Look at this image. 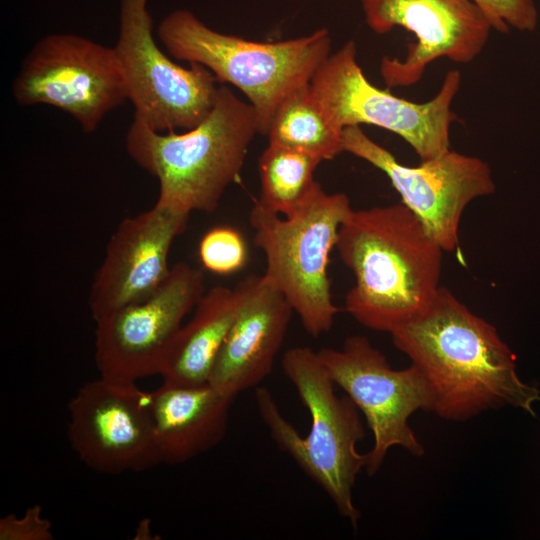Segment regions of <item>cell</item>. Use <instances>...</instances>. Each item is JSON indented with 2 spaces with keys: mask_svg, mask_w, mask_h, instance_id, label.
Segmentation results:
<instances>
[{
  "mask_svg": "<svg viewBox=\"0 0 540 540\" xmlns=\"http://www.w3.org/2000/svg\"><path fill=\"white\" fill-rule=\"evenodd\" d=\"M390 334L425 378L439 417L464 421L505 405L535 415L540 392L520 380L513 352L447 288Z\"/></svg>",
  "mask_w": 540,
  "mask_h": 540,
  "instance_id": "obj_1",
  "label": "cell"
},
{
  "mask_svg": "<svg viewBox=\"0 0 540 540\" xmlns=\"http://www.w3.org/2000/svg\"><path fill=\"white\" fill-rule=\"evenodd\" d=\"M336 249L355 283L345 311L391 333L420 314L440 289L443 249L403 203L352 210Z\"/></svg>",
  "mask_w": 540,
  "mask_h": 540,
  "instance_id": "obj_2",
  "label": "cell"
},
{
  "mask_svg": "<svg viewBox=\"0 0 540 540\" xmlns=\"http://www.w3.org/2000/svg\"><path fill=\"white\" fill-rule=\"evenodd\" d=\"M258 132L255 110L220 84L212 110L182 133L157 132L133 118L125 137L130 158L159 183L156 204L211 213L240 176Z\"/></svg>",
  "mask_w": 540,
  "mask_h": 540,
  "instance_id": "obj_3",
  "label": "cell"
},
{
  "mask_svg": "<svg viewBox=\"0 0 540 540\" xmlns=\"http://www.w3.org/2000/svg\"><path fill=\"white\" fill-rule=\"evenodd\" d=\"M281 365L310 414L309 433L301 437L265 387L255 390L259 415L278 447L321 487L338 513L356 527L360 511L354 505L352 491L366 460L365 454L357 450L365 436L359 409L347 395L340 397L335 393V383L318 352L310 347L289 348Z\"/></svg>",
  "mask_w": 540,
  "mask_h": 540,
  "instance_id": "obj_4",
  "label": "cell"
},
{
  "mask_svg": "<svg viewBox=\"0 0 540 540\" xmlns=\"http://www.w3.org/2000/svg\"><path fill=\"white\" fill-rule=\"evenodd\" d=\"M156 35L171 57L202 65L219 82L241 91L264 136L283 100L310 83L331 54L332 42L326 28L275 42L248 40L212 29L188 9L170 12Z\"/></svg>",
  "mask_w": 540,
  "mask_h": 540,
  "instance_id": "obj_5",
  "label": "cell"
},
{
  "mask_svg": "<svg viewBox=\"0 0 540 540\" xmlns=\"http://www.w3.org/2000/svg\"><path fill=\"white\" fill-rule=\"evenodd\" d=\"M353 210L344 193L329 194L316 182L290 216L253 205L254 244L266 260L263 276L289 302L305 331L317 338L331 330L340 309L328 275L341 224Z\"/></svg>",
  "mask_w": 540,
  "mask_h": 540,
  "instance_id": "obj_6",
  "label": "cell"
},
{
  "mask_svg": "<svg viewBox=\"0 0 540 540\" xmlns=\"http://www.w3.org/2000/svg\"><path fill=\"white\" fill-rule=\"evenodd\" d=\"M461 73L449 71L438 92L426 102H413L372 84L357 61L353 40L327 57L310 87L333 125H373L400 136L422 160L450 150V128L456 120L452 103L461 86Z\"/></svg>",
  "mask_w": 540,
  "mask_h": 540,
  "instance_id": "obj_7",
  "label": "cell"
},
{
  "mask_svg": "<svg viewBox=\"0 0 540 540\" xmlns=\"http://www.w3.org/2000/svg\"><path fill=\"white\" fill-rule=\"evenodd\" d=\"M149 0H120L114 46L135 108L134 118L157 132L189 130L210 113L218 80L199 64L183 67L157 44Z\"/></svg>",
  "mask_w": 540,
  "mask_h": 540,
  "instance_id": "obj_8",
  "label": "cell"
},
{
  "mask_svg": "<svg viewBox=\"0 0 540 540\" xmlns=\"http://www.w3.org/2000/svg\"><path fill=\"white\" fill-rule=\"evenodd\" d=\"M12 93L20 105L64 111L85 133H93L128 100L114 47L69 33L49 34L34 44L13 80Z\"/></svg>",
  "mask_w": 540,
  "mask_h": 540,
  "instance_id": "obj_9",
  "label": "cell"
},
{
  "mask_svg": "<svg viewBox=\"0 0 540 540\" xmlns=\"http://www.w3.org/2000/svg\"><path fill=\"white\" fill-rule=\"evenodd\" d=\"M317 352L335 385L362 412L373 434V445L365 454L364 469L369 475L380 469L394 446L417 457L424 454L408 420L419 409L432 411L433 398L415 366L393 369L384 354L360 335L349 336L339 349Z\"/></svg>",
  "mask_w": 540,
  "mask_h": 540,
  "instance_id": "obj_10",
  "label": "cell"
},
{
  "mask_svg": "<svg viewBox=\"0 0 540 540\" xmlns=\"http://www.w3.org/2000/svg\"><path fill=\"white\" fill-rule=\"evenodd\" d=\"M204 292L203 271L178 262L149 296L95 321L94 359L100 376L136 383L160 375L184 318Z\"/></svg>",
  "mask_w": 540,
  "mask_h": 540,
  "instance_id": "obj_11",
  "label": "cell"
},
{
  "mask_svg": "<svg viewBox=\"0 0 540 540\" xmlns=\"http://www.w3.org/2000/svg\"><path fill=\"white\" fill-rule=\"evenodd\" d=\"M344 152L382 171L444 251L458 247L459 225L466 207L495 192L489 165L482 159L451 149L422 160L419 165L400 163L385 147L367 136L360 126L343 130Z\"/></svg>",
  "mask_w": 540,
  "mask_h": 540,
  "instance_id": "obj_12",
  "label": "cell"
},
{
  "mask_svg": "<svg viewBox=\"0 0 540 540\" xmlns=\"http://www.w3.org/2000/svg\"><path fill=\"white\" fill-rule=\"evenodd\" d=\"M150 392L136 383L99 376L68 404L69 443L78 458L102 474L142 472L161 463L149 408Z\"/></svg>",
  "mask_w": 540,
  "mask_h": 540,
  "instance_id": "obj_13",
  "label": "cell"
},
{
  "mask_svg": "<svg viewBox=\"0 0 540 540\" xmlns=\"http://www.w3.org/2000/svg\"><path fill=\"white\" fill-rule=\"evenodd\" d=\"M367 26L377 34L395 27L412 33L403 59L383 57L379 71L388 88L417 84L440 58L467 64L483 51L492 29L471 0H360Z\"/></svg>",
  "mask_w": 540,
  "mask_h": 540,
  "instance_id": "obj_14",
  "label": "cell"
},
{
  "mask_svg": "<svg viewBox=\"0 0 540 540\" xmlns=\"http://www.w3.org/2000/svg\"><path fill=\"white\" fill-rule=\"evenodd\" d=\"M189 214L154 204L123 219L110 237L89 292L95 321L154 292L167 277L175 239Z\"/></svg>",
  "mask_w": 540,
  "mask_h": 540,
  "instance_id": "obj_15",
  "label": "cell"
},
{
  "mask_svg": "<svg viewBox=\"0 0 540 540\" xmlns=\"http://www.w3.org/2000/svg\"><path fill=\"white\" fill-rule=\"evenodd\" d=\"M293 309L263 276L253 275L248 295L218 353L209 383L235 398L270 375Z\"/></svg>",
  "mask_w": 540,
  "mask_h": 540,
  "instance_id": "obj_16",
  "label": "cell"
},
{
  "mask_svg": "<svg viewBox=\"0 0 540 540\" xmlns=\"http://www.w3.org/2000/svg\"><path fill=\"white\" fill-rule=\"evenodd\" d=\"M234 399L209 382L163 380L149 398L161 463L183 464L219 444L226 434Z\"/></svg>",
  "mask_w": 540,
  "mask_h": 540,
  "instance_id": "obj_17",
  "label": "cell"
},
{
  "mask_svg": "<svg viewBox=\"0 0 540 540\" xmlns=\"http://www.w3.org/2000/svg\"><path fill=\"white\" fill-rule=\"evenodd\" d=\"M253 275L235 287H212L201 296L190 320L174 337L163 364L165 381L200 384L209 377L218 353L248 295Z\"/></svg>",
  "mask_w": 540,
  "mask_h": 540,
  "instance_id": "obj_18",
  "label": "cell"
},
{
  "mask_svg": "<svg viewBox=\"0 0 540 540\" xmlns=\"http://www.w3.org/2000/svg\"><path fill=\"white\" fill-rule=\"evenodd\" d=\"M342 134L343 131L333 125L308 83L283 100L266 136L271 144L326 161L344 152Z\"/></svg>",
  "mask_w": 540,
  "mask_h": 540,
  "instance_id": "obj_19",
  "label": "cell"
},
{
  "mask_svg": "<svg viewBox=\"0 0 540 540\" xmlns=\"http://www.w3.org/2000/svg\"><path fill=\"white\" fill-rule=\"evenodd\" d=\"M321 162L311 155L268 143L258 162L260 196L257 202L268 211L290 216L317 182L314 172Z\"/></svg>",
  "mask_w": 540,
  "mask_h": 540,
  "instance_id": "obj_20",
  "label": "cell"
},
{
  "mask_svg": "<svg viewBox=\"0 0 540 540\" xmlns=\"http://www.w3.org/2000/svg\"><path fill=\"white\" fill-rule=\"evenodd\" d=\"M198 255L204 269L218 275H227L244 267L248 251L238 230L229 226H217L201 238Z\"/></svg>",
  "mask_w": 540,
  "mask_h": 540,
  "instance_id": "obj_21",
  "label": "cell"
},
{
  "mask_svg": "<svg viewBox=\"0 0 540 540\" xmlns=\"http://www.w3.org/2000/svg\"><path fill=\"white\" fill-rule=\"evenodd\" d=\"M486 16L493 30L508 33L510 28L533 31L538 12L534 0H471Z\"/></svg>",
  "mask_w": 540,
  "mask_h": 540,
  "instance_id": "obj_22",
  "label": "cell"
},
{
  "mask_svg": "<svg viewBox=\"0 0 540 540\" xmlns=\"http://www.w3.org/2000/svg\"><path fill=\"white\" fill-rule=\"evenodd\" d=\"M52 539V523L44 518L38 504L27 508L21 517L11 513L0 519V540Z\"/></svg>",
  "mask_w": 540,
  "mask_h": 540,
  "instance_id": "obj_23",
  "label": "cell"
}]
</instances>
